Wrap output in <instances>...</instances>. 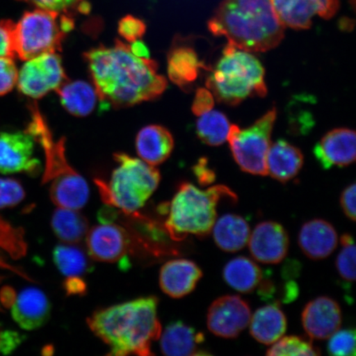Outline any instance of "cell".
<instances>
[{
	"label": "cell",
	"instance_id": "1",
	"mask_svg": "<svg viewBox=\"0 0 356 356\" xmlns=\"http://www.w3.org/2000/svg\"><path fill=\"white\" fill-rule=\"evenodd\" d=\"M84 59L104 109L127 108L158 99L168 87L154 60L136 56L129 44L118 40L113 47L91 49L84 53Z\"/></svg>",
	"mask_w": 356,
	"mask_h": 356
},
{
	"label": "cell",
	"instance_id": "2",
	"mask_svg": "<svg viewBox=\"0 0 356 356\" xmlns=\"http://www.w3.org/2000/svg\"><path fill=\"white\" fill-rule=\"evenodd\" d=\"M90 330L109 347V355H153L151 346L162 332L158 299L140 298L100 309L87 320Z\"/></svg>",
	"mask_w": 356,
	"mask_h": 356
},
{
	"label": "cell",
	"instance_id": "3",
	"mask_svg": "<svg viewBox=\"0 0 356 356\" xmlns=\"http://www.w3.org/2000/svg\"><path fill=\"white\" fill-rule=\"evenodd\" d=\"M208 28L241 50L265 52L282 42L286 26L271 0H222Z\"/></svg>",
	"mask_w": 356,
	"mask_h": 356
},
{
	"label": "cell",
	"instance_id": "4",
	"mask_svg": "<svg viewBox=\"0 0 356 356\" xmlns=\"http://www.w3.org/2000/svg\"><path fill=\"white\" fill-rule=\"evenodd\" d=\"M29 111L26 132L41 145L46 159L42 184H50V198L56 207L80 210L88 202V185L67 159L65 138L56 139L37 104H31Z\"/></svg>",
	"mask_w": 356,
	"mask_h": 356
},
{
	"label": "cell",
	"instance_id": "5",
	"mask_svg": "<svg viewBox=\"0 0 356 356\" xmlns=\"http://www.w3.org/2000/svg\"><path fill=\"white\" fill-rule=\"evenodd\" d=\"M238 197L228 186L218 185L202 191L189 182H182L170 202L160 204L159 212L165 216L163 227L168 237L180 242L188 235L207 237L216 221L218 204Z\"/></svg>",
	"mask_w": 356,
	"mask_h": 356
},
{
	"label": "cell",
	"instance_id": "6",
	"mask_svg": "<svg viewBox=\"0 0 356 356\" xmlns=\"http://www.w3.org/2000/svg\"><path fill=\"white\" fill-rule=\"evenodd\" d=\"M210 70L207 87L222 104L236 106L248 97L267 95L264 65L254 55L233 44H227Z\"/></svg>",
	"mask_w": 356,
	"mask_h": 356
},
{
	"label": "cell",
	"instance_id": "7",
	"mask_svg": "<svg viewBox=\"0 0 356 356\" xmlns=\"http://www.w3.org/2000/svg\"><path fill=\"white\" fill-rule=\"evenodd\" d=\"M114 159L118 167L109 181L95 180L102 202L127 215L138 212L158 188L160 172L143 160L127 154H115Z\"/></svg>",
	"mask_w": 356,
	"mask_h": 356
},
{
	"label": "cell",
	"instance_id": "8",
	"mask_svg": "<svg viewBox=\"0 0 356 356\" xmlns=\"http://www.w3.org/2000/svg\"><path fill=\"white\" fill-rule=\"evenodd\" d=\"M1 22L10 33L15 57L24 60L61 51L66 35L74 26L69 15L42 8L26 12L17 24L11 20Z\"/></svg>",
	"mask_w": 356,
	"mask_h": 356
},
{
	"label": "cell",
	"instance_id": "9",
	"mask_svg": "<svg viewBox=\"0 0 356 356\" xmlns=\"http://www.w3.org/2000/svg\"><path fill=\"white\" fill-rule=\"evenodd\" d=\"M277 111L273 108L254 123L241 130L231 124L228 140L231 152L242 171L252 175L266 176V155Z\"/></svg>",
	"mask_w": 356,
	"mask_h": 356
},
{
	"label": "cell",
	"instance_id": "10",
	"mask_svg": "<svg viewBox=\"0 0 356 356\" xmlns=\"http://www.w3.org/2000/svg\"><path fill=\"white\" fill-rule=\"evenodd\" d=\"M67 80L60 56L57 52H47L26 60L17 83L22 95L39 99L56 91Z\"/></svg>",
	"mask_w": 356,
	"mask_h": 356
},
{
	"label": "cell",
	"instance_id": "11",
	"mask_svg": "<svg viewBox=\"0 0 356 356\" xmlns=\"http://www.w3.org/2000/svg\"><path fill=\"white\" fill-rule=\"evenodd\" d=\"M87 250L92 260L127 264L129 253L140 250L139 244L131 230L117 224H100L89 229L86 236Z\"/></svg>",
	"mask_w": 356,
	"mask_h": 356
},
{
	"label": "cell",
	"instance_id": "12",
	"mask_svg": "<svg viewBox=\"0 0 356 356\" xmlns=\"http://www.w3.org/2000/svg\"><path fill=\"white\" fill-rule=\"evenodd\" d=\"M250 306L238 296H225L213 301L208 309L207 327L217 337L233 339L248 326Z\"/></svg>",
	"mask_w": 356,
	"mask_h": 356
},
{
	"label": "cell",
	"instance_id": "13",
	"mask_svg": "<svg viewBox=\"0 0 356 356\" xmlns=\"http://www.w3.org/2000/svg\"><path fill=\"white\" fill-rule=\"evenodd\" d=\"M34 152L35 140L28 132L0 133V172L38 176L42 166Z\"/></svg>",
	"mask_w": 356,
	"mask_h": 356
},
{
	"label": "cell",
	"instance_id": "14",
	"mask_svg": "<svg viewBox=\"0 0 356 356\" xmlns=\"http://www.w3.org/2000/svg\"><path fill=\"white\" fill-rule=\"evenodd\" d=\"M274 10L284 26L308 29L315 16L332 19L339 10V0H271Z\"/></svg>",
	"mask_w": 356,
	"mask_h": 356
},
{
	"label": "cell",
	"instance_id": "15",
	"mask_svg": "<svg viewBox=\"0 0 356 356\" xmlns=\"http://www.w3.org/2000/svg\"><path fill=\"white\" fill-rule=\"evenodd\" d=\"M249 250L257 261L264 264H278L286 257L289 236L282 225L264 221L253 229L248 240Z\"/></svg>",
	"mask_w": 356,
	"mask_h": 356
},
{
	"label": "cell",
	"instance_id": "16",
	"mask_svg": "<svg viewBox=\"0 0 356 356\" xmlns=\"http://www.w3.org/2000/svg\"><path fill=\"white\" fill-rule=\"evenodd\" d=\"M301 320L302 327L311 339H328L341 327V307L330 297L316 298L305 307Z\"/></svg>",
	"mask_w": 356,
	"mask_h": 356
},
{
	"label": "cell",
	"instance_id": "17",
	"mask_svg": "<svg viewBox=\"0 0 356 356\" xmlns=\"http://www.w3.org/2000/svg\"><path fill=\"white\" fill-rule=\"evenodd\" d=\"M355 140L353 130L334 129L314 146L315 159L324 169L349 166L355 160Z\"/></svg>",
	"mask_w": 356,
	"mask_h": 356
},
{
	"label": "cell",
	"instance_id": "18",
	"mask_svg": "<svg viewBox=\"0 0 356 356\" xmlns=\"http://www.w3.org/2000/svg\"><path fill=\"white\" fill-rule=\"evenodd\" d=\"M11 308L13 320L24 330H37L51 318L50 301L46 293L35 287L22 291L15 297Z\"/></svg>",
	"mask_w": 356,
	"mask_h": 356
},
{
	"label": "cell",
	"instance_id": "19",
	"mask_svg": "<svg viewBox=\"0 0 356 356\" xmlns=\"http://www.w3.org/2000/svg\"><path fill=\"white\" fill-rule=\"evenodd\" d=\"M202 275V269L194 261L173 259L160 270L159 286L168 296L180 299L194 291Z\"/></svg>",
	"mask_w": 356,
	"mask_h": 356
},
{
	"label": "cell",
	"instance_id": "20",
	"mask_svg": "<svg viewBox=\"0 0 356 356\" xmlns=\"http://www.w3.org/2000/svg\"><path fill=\"white\" fill-rule=\"evenodd\" d=\"M210 67L199 59L193 47L178 42L173 44L168 55V74L171 81L184 91L190 90L200 72Z\"/></svg>",
	"mask_w": 356,
	"mask_h": 356
},
{
	"label": "cell",
	"instance_id": "21",
	"mask_svg": "<svg viewBox=\"0 0 356 356\" xmlns=\"http://www.w3.org/2000/svg\"><path fill=\"white\" fill-rule=\"evenodd\" d=\"M160 350L169 356L207 355L202 345L204 336L181 321L169 323L160 337Z\"/></svg>",
	"mask_w": 356,
	"mask_h": 356
},
{
	"label": "cell",
	"instance_id": "22",
	"mask_svg": "<svg viewBox=\"0 0 356 356\" xmlns=\"http://www.w3.org/2000/svg\"><path fill=\"white\" fill-rule=\"evenodd\" d=\"M298 241L306 257L312 260H323L335 251L338 235L330 222L314 219L302 226Z\"/></svg>",
	"mask_w": 356,
	"mask_h": 356
},
{
	"label": "cell",
	"instance_id": "23",
	"mask_svg": "<svg viewBox=\"0 0 356 356\" xmlns=\"http://www.w3.org/2000/svg\"><path fill=\"white\" fill-rule=\"evenodd\" d=\"M136 147L138 155L151 166L165 162L175 148V140L170 131L158 124H150L138 133Z\"/></svg>",
	"mask_w": 356,
	"mask_h": 356
},
{
	"label": "cell",
	"instance_id": "24",
	"mask_svg": "<svg viewBox=\"0 0 356 356\" xmlns=\"http://www.w3.org/2000/svg\"><path fill=\"white\" fill-rule=\"evenodd\" d=\"M304 165L301 151L289 142L279 140L270 145L266 155L267 175L280 182L296 177Z\"/></svg>",
	"mask_w": 356,
	"mask_h": 356
},
{
	"label": "cell",
	"instance_id": "25",
	"mask_svg": "<svg viewBox=\"0 0 356 356\" xmlns=\"http://www.w3.org/2000/svg\"><path fill=\"white\" fill-rule=\"evenodd\" d=\"M63 108L74 117L83 118L95 110L99 97L95 86L77 80H67L56 91Z\"/></svg>",
	"mask_w": 356,
	"mask_h": 356
},
{
	"label": "cell",
	"instance_id": "26",
	"mask_svg": "<svg viewBox=\"0 0 356 356\" xmlns=\"http://www.w3.org/2000/svg\"><path fill=\"white\" fill-rule=\"evenodd\" d=\"M250 333L258 342L273 345L286 332L287 320L277 305L261 307L250 319Z\"/></svg>",
	"mask_w": 356,
	"mask_h": 356
},
{
	"label": "cell",
	"instance_id": "27",
	"mask_svg": "<svg viewBox=\"0 0 356 356\" xmlns=\"http://www.w3.org/2000/svg\"><path fill=\"white\" fill-rule=\"evenodd\" d=\"M213 240L222 251L236 252L248 243L250 228L242 216L227 213L216 220L213 228Z\"/></svg>",
	"mask_w": 356,
	"mask_h": 356
},
{
	"label": "cell",
	"instance_id": "28",
	"mask_svg": "<svg viewBox=\"0 0 356 356\" xmlns=\"http://www.w3.org/2000/svg\"><path fill=\"white\" fill-rule=\"evenodd\" d=\"M225 282L240 293H252L259 286L262 271L254 261L248 257L234 258L226 264L222 271Z\"/></svg>",
	"mask_w": 356,
	"mask_h": 356
},
{
	"label": "cell",
	"instance_id": "29",
	"mask_svg": "<svg viewBox=\"0 0 356 356\" xmlns=\"http://www.w3.org/2000/svg\"><path fill=\"white\" fill-rule=\"evenodd\" d=\"M53 232L64 243L76 244L86 238L89 222L77 210L58 207L51 218Z\"/></svg>",
	"mask_w": 356,
	"mask_h": 356
},
{
	"label": "cell",
	"instance_id": "30",
	"mask_svg": "<svg viewBox=\"0 0 356 356\" xmlns=\"http://www.w3.org/2000/svg\"><path fill=\"white\" fill-rule=\"evenodd\" d=\"M53 261L65 277H81L92 270L86 253L74 244H60L53 251Z\"/></svg>",
	"mask_w": 356,
	"mask_h": 356
},
{
	"label": "cell",
	"instance_id": "31",
	"mask_svg": "<svg viewBox=\"0 0 356 356\" xmlns=\"http://www.w3.org/2000/svg\"><path fill=\"white\" fill-rule=\"evenodd\" d=\"M231 124L228 118L219 111H210L200 115L197 122V134L203 143L220 146L228 140Z\"/></svg>",
	"mask_w": 356,
	"mask_h": 356
},
{
	"label": "cell",
	"instance_id": "32",
	"mask_svg": "<svg viewBox=\"0 0 356 356\" xmlns=\"http://www.w3.org/2000/svg\"><path fill=\"white\" fill-rule=\"evenodd\" d=\"M310 339V337L298 336L280 338L267 351L266 355H319V349L312 343Z\"/></svg>",
	"mask_w": 356,
	"mask_h": 356
},
{
	"label": "cell",
	"instance_id": "33",
	"mask_svg": "<svg viewBox=\"0 0 356 356\" xmlns=\"http://www.w3.org/2000/svg\"><path fill=\"white\" fill-rule=\"evenodd\" d=\"M341 244L342 248L336 261L337 270L344 287L350 291L355 280V246L353 236L342 235Z\"/></svg>",
	"mask_w": 356,
	"mask_h": 356
},
{
	"label": "cell",
	"instance_id": "34",
	"mask_svg": "<svg viewBox=\"0 0 356 356\" xmlns=\"http://www.w3.org/2000/svg\"><path fill=\"white\" fill-rule=\"evenodd\" d=\"M0 248L4 249L15 258L24 257L26 252V243L24 240V231L15 228L0 218ZM0 266L12 269L6 262L0 259Z\"/></svg>",
	"mask_w": 356,
	"mask_h": 356
},
{
	"label": "cell",
	"instance_id": "35",
	"mask_svg": "<svg viewBox=\"0 0 356 356\" xmlns=\"http://www.w3.org/2000/svg\"><path fill=\"white\" fill-rule=\"evenodd\" d=\"M327 353L336 356L355 355V331L354 329L338 330L329 337Z\"/></svg>",
	"mask_w": 356,
	"mask_h": 356
},
{
	"label": "cell",
	"instance_id": "36",
	"mask_svg": "<svg viewBox=\"0 0 356 356\" xmlns=\"http://www.w3.org/2000/svg\"><path fill=\"white\" fill-rule=\"evenodd\" d=\"M25 191L19 181L0 178V209L13 207L25 198Z\"/></svg>",
	"mask_w": 356,
	"mask_h": 356
},
{
	"label": "cell",
	"instance_id": "37",
	"mask_svg": "<svg viewBox=\"0 0 356 356\" xmlns=\"http://www.w3.org/2000/svg\"><path fill=\"white\" fill-rule=\"evenodd\" d=\"M145 32V22L138 17L127 15L119 22L118 33L128 42L131 43L141 39Z\"/></svg>",
	"mask_w": 356,
	"mask_h": 356
},
{
	"label": "cell",
	"instance_id": "38",
	"mask_svg": "<svg viewBox=\"0 0 356 356\" xmlns=\"http://www.w3.org/2000/svg\"><path fill=\"white\" fill-rule=\"evenodd\" d=\"M17 70L10 57H0V96L6 95L16 86Z\"/></svg>",
	"mask_w": 356,
	"mask_h": 356
},
{
	"label": "cell",
	"instance_id": "39",
	"mask_svg": "<svg viewBox=\"0 0 356 356\" xmlns=\"http://www.w3.org/2000/svg\"><path fill=\"white\" fill-rule=\"evenodd\" d=\"M213 106H215V97L213 93L208 88L197 89L191 106L193 114L200 117L213 110Z\"/></svg>",
	"mask_w": 356,
	"mask_h": 356
},
{
	"label": "cell",
	"instance_id": "40",
	"mask_svg": "<svg viewBox=\"0 0 356 356\" xmlns=\"http://www.w3.org/2000/svg\"><path fill=\"white\" fill-rule=\"evenodd\" d=\"M24 1L42 10L66 12L69 8L78 6L82 0H20Z\"/></svg>",
	"mask_w": 356,
	"mask_h": 356
},
{
	"label": "cell",
	"instance_id": "41",
	"mask_svg": "<svg viewBox=\"0 0 356 356\" xmlns=\"http://www.w3.org/2000/svg\"><path fill=\"white\" fill-rule=\"evenodd\" d=\"M25 337L19 332L13 331L0 332V353L8 355L19 347Z\"/></svg>",
	"mask_w": 356,
	"mask_h": 356
},
{
	"label": "cell",
	"instance_id": "42",
	"mask_svg": "<svg viewBox=\"0 0 356 356\" xmlns=\"http://www.w3.org/2000/svg\"><path fill=\"white\" fill-rule=\"evenodd\" d=\"M193 170L200 185L204 186L211 185L216 180V173L209 167L207 158L200 159L193 168Z\"/></svg>",
	"mask_w": 356,
	"mask_h": 356
},
{
	"label": "cell",
	"instance_id": "43",
	"mask_svg": "<svg viewBox=\"0 0 356 356\" xmlns=\"http://www.w3.org/2000/svg\"><path fill=\"white\" fill-rule=\"evenodd\" d=\"M355 184H353L342 191L340 202L342 211L350 220L355 221Z\"/></svg>",
	"mask_w": 356,
	"mask_h": 356
},
{
	"label": "cell",
	"instance_id": "44",
	"mask_svg": "<svg viewBox=\"0 0 356 356\" xmlns=\"http://www.w3.org/2000/svg\"><path fill=\"white\" fill-rule=\"evenodd\" d=\"M64 288L68 296H82L86 295L87 284L81 277H66Z\"/></svg>",
	"mask_w": 356,
	"mask_h": 356
},
{
	"label": "cell",
	"instance_id": "45",
	"mask_svg": "<svg viewBox=\"0 0 356 356\" xmlns=\"http://www.w3.org/2000/svg\"><path fill=\"white\" fill-rule=\"evenodd\" d=\"M15 57L13 53L10 33L2 22H0V57Z\"/></svg>",
	"mask_w": 356,
	"mask_h": 356
},
{
	"label": "cell",
	"instance_id": "46",
	"mask_svg": "<svg viewBox=\"0 0 356 356\" xmlns=\"http://www.w3.org/2000/svg\"><path fill=\"white\" fill-rule=\"evenodd\" d=\"M129 47H130L131 51L136 56L143 58V59H149L150 56L149 48L140 39L129 44Z\"/></svg>",
	"mask_w": 356,
	"mask_h": 356
},
{
	"label": "cell",
	"instance_id": "47",
	"mask_svg": "<svg viewBox=\"0 0 356 356\" xmlns=\"http://www.w3.org/2000/svg\"><path fill=\"white\" fill-rule=\"evenodd\" d=\"M16 295L13 289L10 287L3 289L1 293V300L3 305L11 307L13 301H15Z\"/></svg>",
	"mask_w": 356,
	"mask_h": 356
}]
</instances>
